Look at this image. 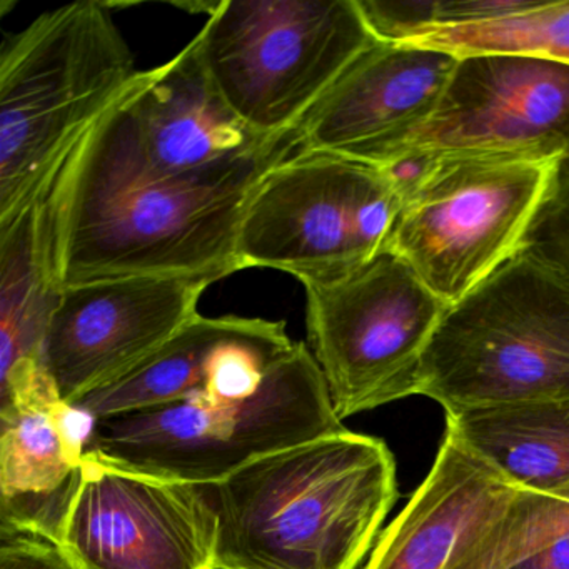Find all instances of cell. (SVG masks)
Here are the masks:
<instances>
[{
  "label": "cell",
  "instance_id": "obj_1",
  "mask_svg": "<svg viewBox=\"0 0 569 569\" xmlns=\"http://www.w3.org/2000/svg\"><path fill=\"white\" fill-rule=\"evenodd\" d=\"M129 91L82 139L49 191V249L59 289L238 272L236 242L249 199L289 158L296 132L242 158L171 174L146 154Z\"/></svg>",
  "mask_w": 569,
  "mask_h": 569
},
{
  "label": "cell",
  "instance_id": "obj_2",
  "mask_svg": "<svg viewBox=\"0 0 569 569\" xmlns=\"http://www.w3.org/2000/svg\"><path fill=\"white\" fill-rule=\"evenodd\" d=\"M216 569H358L398 499L382 439L342 431L256 459L208 486Z\"/></svg>",
  "mask_w": 569,
  "mask_h": 569
},
{
  "label": "cell",
  "instance_id": "obj_3",
  "mask_svg": "<svg viewBox=\"0 0 569 569\" xmlns=\"http://www.w3.org/2000/svg\"><path fill=\"white\" fill-rule=\"evenodd\" d=\"M141 71L108 2L46 12L0 56V222L54 184Z\"/></svg>",
  "mask_w": 569,
  "mask_h": 569
},
{
  "label": "cell",
  "instance_id": "obj_4",
  "mask_svg": "<svg viewBox=\"0 0 569 569\" xmlns=\"http://www.w3.org/2000/svg\"><path fill=\"white\" fill-rule=\"evenodd\" d=\"M342 429L321 368L296 342L249 398L198 395L101 419L86 452L128 471L216 486L256 459Z\"/></svg>",
  "mask_w": 569,
  "mask_h": 569
},
{
  "label": "cell",
  "instance_id": "obj_5",
  "mask_svg": "<svg viewBox=\"0 0 569 569\" xmlns=\"http://www.w3.org/2000/svg\"><path fill=\"white\" fill-rule=\"evenodd\" d=\"M418 395L446 412L569 399V281L518 251L449 306Z\"/></svg>",
  "mask_w": 569,
  "mask_h": 569
},
{
  "label": "cell",
  "instance_id": "obj_6",
  "mask_svg": "<svg viewBox=\"0 0 569 569\" xmlns=\"http://www.w3.org/2000/svg\"><path fill=\"white\" fill-rule=\"evenodd\" d=\"M194 42L229 109L256 134L281 138L376 39L356 0H222Z\"/></svg>",
  "mask_w": 569,
  "mask_h": 569
},
{
  "label": "cell",
  "instance_id": "obj_7",
  "mask_svg": "<svg viewBox=\"0 0 569 569\" xmlns=\"http://www.w3.org/2000/svg\"><path fill=\"white\" fill-rule=\"evenodd\" d=\"M556 164L488 156L406 158L391 249L449 306L521 248Z\"/></svg>",
  "mask_w": 569,
  "mask_h": 569
},
{
  "label": "cell",
  "instance_id": "obj_8",
  "mask_svg": "<svg viewBox=\"0 0 569 569\" xmlns=\"http://www.w3.org/2000/svg\"><path fill=\"white\" fill-rule=\"evenodd\" d=\"M401 201L386 169L299 152L252 192L236 242L239 271L276 269L301 284L342 278L386 249Z\"/></svg>",
  "mask_w": 569,
  "mask_h": 569
},
{
  "label": "cell",
  "instance_id": "obj_9",
  "mask_svg": "<svg viewBox=\"0 0 569 569\" xmlns=\"http://www.w3.org/2000/svg\"><path fill=\"white\" fill-rule=\"evenodd\" d=\"M309 345L338 418L418 395L448 302L391 249L335 281L306 282Z\"/></svg>",
  "mask_w": 569,
  "mask_h": 569
},
{
  "label": "cell",
  "instance_id": "obj_10",
  "mask_svg": "<svg viewBox=\"0 0 569 569\" xmlns=\"http://www.w3.org/2000/svg\"><path fill=\"white\" fill-rule=\"evenodd\" d=\"M218 535L208 486L86 452L49 541L74 569H216Z\"/></svg>",
  "mask_w": 569,
  "mask_h": 569
},
{
  "label": "cell",
  "instance_id": "obj_11",
  "mask_svg": "<svg viewBox=\"0 0 569 569\" xmlns=\"http://www.w3.org/2000/svg\"><path fill=\"white\" fill-rule=\"evenodd\" d=\"M442 156L568 159L569 64L518 54L459 58L435 114L395 162Z\"/></svg>",
  "mask_w": 569,
  "mask_h": 569
},
{
  "label": "cell",
  "instance_id": "obj_12",
  "mask_svg": "<svg viewBox=\"0 0 569 569\" xmlns=\"http://www.w3.org/2000/svg\"><path fill=\"white\" fill-rule=\"evenodd\" d=\"M219 274L141 276L61 289L44 346V368L66 405L134 371L198 318Z\"/></svg>",
  "mask_w": 569,
  "mask_h": 569
},
{
  "label": "cell",
  "instance_id": "obj_13",
  "mask_svg": "<svg viewBox=\"0 0 569 569\" xmlns=\"http://www.w3.org/2000/svg\"><path fill=\"white\" fill-rule=\"evenodd\" d=\"M458 59L376 41L309 112L296 148L388 168L435 114Z\"/></svg>",
  "mask_w": 569,
  "mask_h": 569
},
{
  "label": "cell",
  "instance_id": "obj_14",
  "mask_svg": "<svg viewBox=\"0 0 569 569\" xmlns=\"http://www.w3.org/2000/svg\"><path fill=\"white\" fill-rule=\"evenodd\" d=\"M518 491L445 432L428 478L381 532L365 569H455Z\"/></svg>",
  "mask_w": 569,
  "mask_h": 569
},
{
  "label": "cell",
  "instance_id": "obj_15",
  "mask_svg": "<svg viewBox=\"0 0 569 569\" xmlns=\"http://www.w3.org/2000/svg\"><path fill=\"white\" fill-rule=\"evenodd\" d=\"M128 101L146 154L171 174L201 171L286 138L256 134L229 109L202 68L194 39L171 61L139 72Z\"/></svg>",
  "mask_w": 569,
  "mask_h": 569
},
{
  "label": "cell",
  "instance_id": "obj_16",
  "mask_svg": "<svg viewBox=\"0 0 569 569\" xmlns=\"http://www.w3.org/2000/svg\"><path fill=\"white\" fill-rule=\"evenodd\" d=\"M49 191L0 222V412L62 401L44 368L46 336L61 295L49 249Z\"/></svg>",
  "mask_w": 569,
  "mask_h": 569
},
{
  "label": "cell",
  "instance_id": "obj_17",
  "mask_svg": "<svg viewBox=\"0 0 569 569\" xmlns=\"http://www.w3.org/2000/svg\"><path fill=\"white\" fill-rule=\"evenodd\" d=\"M446 435L519 491L569 488V399L449 411Z\"/></svg>",
  "mask_w": 569,
  "mask_h": 569
},
{
  "label": "cell",
  "instance_id": "obj_18",
  "mask_svg": "<svg viewBox=\"0 0 569 569\" xmlns=\"http://www.w3.org/2000/svg\"><path fill=\"white\" fill-rule=\"evenodd\" d=\"M259 322L261 319L241 316L199 315L134 371L72 406L101 421L204 395L222 346L248 335Z\"/></svg>",
  "mask_w": 569,
  "mask_h": 569
},
{
  "label": "cell",
  "instance_id": "obj_19",
  "mask_svg": "<svg viewBox=\"0 0 569 569\" xmlns=\"http://www.w3.org/2000/svg\"><path fill=\"white\" fill-rule=\"evenodd\" d=\"M64 406L38 402L0 412L2 499H48L71 488L84 451L66 435Z\"/></svg>",
  "mask_w": 569,
  "mask_h": 569
},
{
  "label": "cell",
  "instance_id": "obj_20",
  "mask_svg": "<svg viewBox=\"0 0 569 569\" xmlns=\"http://www.w3.org/2000/svg\"><path fill=\"white\" fill-rule=\"evenodd\" d=\"M409 46L449 54H518L569 64V2H538L521 14L442 29Z\"/></svg>",
  "mask_w": 569,
  "mask_h": 569
},
{
  "label": "cell",
  "instance_id": "obj_21",
  "mask_svg": "<svg viewBox=\"0 0 569 569\" xmlns=\"http://www.w3.org/2000/svg\"><path fill=\"white\" fill-rule=\"evenodd\" d=\"M376 41L412 44L442 29L462 28L521 14L538 0H356Z\"/></svg>",
  "mask_w": 569,
  "mask_h": 569
},
{
  "label": "cell",
  "instance_id": "obj_22",
  "mask_svg": "<svg viewBox=\"0 0 569 569\" xmlns=\"http://www.w3.org/2000/svg\"><path fill=\"white\" fill-rule=\"evenodd\" d=\"M566 535H569V501L518 491L505 518L455 569H511Z\"/></svg>",
  "mask_w": 569,
  "mask_h": 569
},
{
  "label": "cell",
  "instance_id": "obj_23",
  "mask_svg": "<svg viewBox=\"0 0 569 569\" xmlns=\"http://www.w3.org/2000/svg\"><path fill=\"white\" fill-rule=\"evenodd\" d=\"M519 251L569 281V158L552 169Z\"/></svg>",
  "mask_w": 569,
  "mask_h": 569
},
{
  "label": "cell",
  "instance_id": "obj_24",
  "mask_svg": "<svg viewBox=\"0 0 569 569\" xmlns=\"http://www.w3.org/2000/svg\"><path fill=\"white\" fill-rule=\"evenodd\" d=\"M0 569H74V566L49 539L0 531Z\"/></svg>",
  "mask_w": 569,
  "mask_h": 569
},
{
  "label": "cell",
  "instance_id": "obj_25",
  "mask_svg": "<svg viewBox=\"0 0 569 569\" xmlns=\"http://www.w3.org/2000/svg\"><path fill=\"white\" fill-rule=\"evenodd\" d=\"M511 569H569V535L545 546Z\"/></svg>",
  "mask_w": 569,
  "mask_h": 569
},
{
  "label": "cell",
  "instance_id": "obj_26",
  "mask_svg": "<svg viewBox=\"0 0 569 569\" xmlns=\"http://www.w3.org/2000/svg\"><path fill=\"white\" fill-rule=\"evenodd\" d=\"M556 498H561L566 499V501H569V488H566L565 491L559 492V495L556 496Z\"/></svg>",
  "mask_w": 569,
  "mask_h": 569
}]
</instances>
